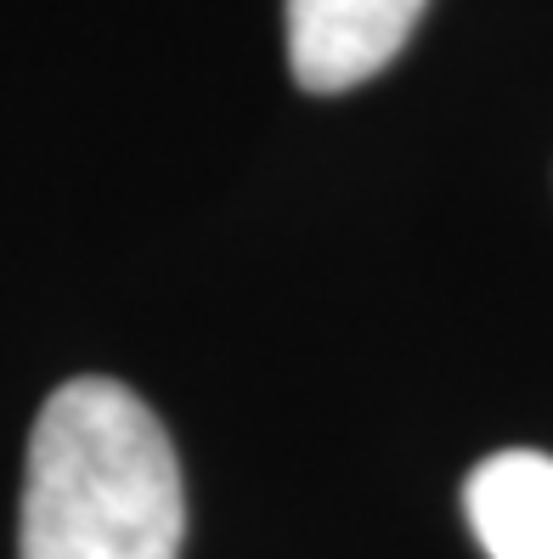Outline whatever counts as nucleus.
I'll return each mask as SVG.
<instances>
[{"instance_id": "obj_1", "label": "nucleus", "mask_w": 553, "mask_h": 559, "mask_svg": "<svg viewBox=\"0 0 553 559\" xmlns=\"http://www.w3.org/2000/svg\"><path fill=\"white\" fill-rule=\"evenodd\" d=\"M181 464L158 413L119 379L51 390L28 436L17 559H176Z\"/></svg>"}, {"instance_id": "obj_2", "label": "nucleus", "mask_w": 553, "mask_h": 559, "mask_svg": "<svg viewBox=\"0 0 553 559\" xmlns=\"http://www.w3.org/2000/svg\"><path fill=\"white\" fill-rule=\"evenodd\" d=\"M430 0H288V69L316 96L373 80L401 57Z\"/></svg>"}, {"instance_id": "obj_3", "label": "nucleus", "mask_w": 553, "mask_h": 559, "mask_svg": "<svg viewBox=\"0 0 553 559\" xmlns=\"http://www.w3.org/2000/svg\"><path fill=\"white\" fill-rule=\"evenodd\" d=\"M464 514L492 559H553V457L492 452L464 480Z\"/></svg>"}]
</instances>
